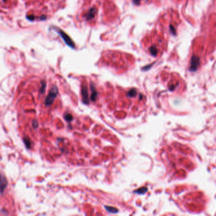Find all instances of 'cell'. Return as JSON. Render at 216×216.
<instances>
[{
    "label": "cell",
    "instance_id": "6da1fadb",
    "mask_svg": "<svg viewBox=\"0 0 216 216\" xmlns=\"http://www.w3.org/2000/svg\"><path fill=\"white\" fill-rule=\"evenodd\" d=\"M14 210L15 204L10 194L8 181L3 172L0 171V215L13 214Z\"/></svg>",
    "mask_w": 216,
    "mask_h": 216
},
{
    "label": "cell",
    "instance_id": "7a4b0ae2",
    "mask_svg": "<svg viewBox=\"0 0 216 216\" xmlns=\"http://www.w3.org/2000/svg\"><path fill=\"white\" fill-rule=\"evenodd\" d=\"M57 93H58L57 88L56 86L53 85L52 88L49 91V93H48V96H46V99H45V105L46 106H49V105H52V103L54 102V99L56 98Z\"/></svg>",
    "mask_w": 216,
    "mask_h": 216
},
{
    "label": "cell",
    "instance_id": "3957f363",
    "mask_svg": "<svg viewBox=\"0 0 216 216\" xmlns=\"http://www.w3.org/2000/svg\"><path fill=\"white\" fill-rule=\"evenodd\" d=\"M56 32H58L59 34L60 35V36L61 37L62 39L64 40V41L66 43V44L68 45L70 47H71L72 48H75V43H73V41L71 40V39L70 38V37L68 36L66 34L65 32H63V31L60 30V29H56Z\"/></svg>",
    "mask_w": 216,
    "mask_h": 216
},
{
    "label": "cell",
    "instance_id": "277c9868",
    "mask_svg": "<svg viewBox=\"0 0 216 216\" xmlns=\"http://www.w3.org/2000/svg\"><path fill=\"white\" fill-rule=\"evenodd\" d=\"M200 63V59L197 56L193 55L191 58L190 70L192 71H195L198 68Z\"/></svg>",
    "mask_w": 216,
    "mask_h": 216
},
{
    "label": "cell",
    "instance_id": "5b68a950",
    "mask_svg": "<svg viewBox=\"0 0 216 216\" xmlns=\"http://www.w3.org/2000/svg\"><path fill=\"white\" fill-rule=\"evenodd\" d=\"M82 98H83V103L87 105V104L89 103L88 89H87V87L86 86H85V85H83V86H82Z\"/></svg>",
    "mask_w": 216,
    "mask_h": 216
},
{
    "label": "cell",
    "instance_id": "8992f818",
    "mask_svg": "<svg viewBox=\"0 0 216 216\" xmlns=\"http://www.w3.org/2000/svg\"><path fill=\"white\" fill-rule=\"evenodd\" d=\"M96 13H97V10H96V8H92L91 9H90V10H88L87 13L85 14L84 17L86 18L87 21H90V20H92L94 17Z\"/></svg>",
    "mask_w": 216,
    "mask_h": 216
},
{
    "label": "cell",
    "instance_id": "52a82bcc",
    "mask_svg": "<svg viewBox=\"0 0 216 216\" xmlns=\"http://www.w3.org/2000/svg\"><path fill=\"white\" fill-rule=\"evenodd\" d=\"M91 91H92V94L91 96V99L93 102H95L98 96V93L97 91H96V88H95L94 85L93 84L91 83Z\"/></svg>",
    "mask_w": 216,
    "mask_h": 216
},
{
    "label": "cell",
    "instance_id": "ba28073f",
    "mask_svg": "<svg viewBox=\"0 0 216 216\" xmlns=\"http://www.w3.org/2000/svg\"><path fill=\"white\" fill-rule=\"evenodd\" d=\"M147 191H148V189H147V188L141 187V188H140L139 189H136V190H135L134 192V193H135L139 194V195H144V194H145V193L147 192Z\"/></svg>",
    "mask_w": 216,
    "mask_h": 216
},
{
    "label": "cell",
    "instance_id": "9c48e42d",
    "mask_svg": "<svg viewBox=\"0 0 216 216\" xmlns=\"http://www.w3.org/2000/svg\"><path fill=\"white\" fill-rule=\"evenodd\" d=\"M105 209L108 212L112 213V214H116V213L118 212V210L116 209V208L113 207L105 206Z\"/></svg>",
    "mask_w": 216,
    "mask_h": 216
},
{
    "label": "cell",
    "instance_id": "30bf717a",
    "mask_svg": "<svg viewBox=\"0 0 216 216\" xmlns=\"http://www.w3.org/2000/svg\"><path fill=\"white\" fill-rule=\"evenodd\" d=\"M136 94H137V91H136V90L135 89H131L127 93L128 96L130 98L135 97V96H136Z\"/></svg>",
    "mask_w": 216,
    "mask_h": 216
},
{
    "label": "cell",
    "instance_id": "8fae6325",
    "mask_svg": "<svg viewBox=\"0 0 216 216\" xmlns=\"http://www.w3.org/2000/svg\"><path fill=\"white\" fill-rule=\"evenodd\" d=\"M64 117H65V120H66V121H68V122H71V121H72L73 120V116L69 113H66V114L65 115Z\"/></svg>",
    "mask_w": 216,
    "mask_h": 216
},
{
    "label": "cell",
    "instance_id": "7c38bea8",
    "mask_svg": "<svg viewBox=\"0 0 216 216\" xmlns=\"http://www.w3.org/2000/svg\"><path fill=\"white\" fill-rule=\"evenodd\" d=\"M150 52L151 55L153 56H156L157 54V50L155 47H154V46L150 48Z\"/></svg>",
    "mask_w": 216,
    "mask_h": 216
},
{
    "label": "cell",
    "instance_id": "4fadbf2b",
    "mask_svg": "<svg viewBox=\"0 0 216 216\" xmlns=\"http://www.w3.org/2000/svg\"><path fill=\"white\" fill-rule=\"evenodd\" d=\"M46 82L42 81V82H41V93H44L45 89H46Z\"/></svg>",
    "mask_w": 216,
    "mask_h": 216
},
{
    "label": "cell",
    "instance_id": "5bb4252c",
    "mask_svg": "<svg viewBox=\"0 0 216 216\" xmlns=\"http://www.w3.org/2000/svg\"><path fill=\"white\" fill-rule=\"evenodd\" d=\"M27 19L29 20V21H33L34 20V15H27Z\"/></svg>",
    "mask_w": 216,
    "mask_h": 216
},
{
    "label": "cell",
    "instance_id": "9a60e30c",
    "mask_svg": "<svg viewBox=\"0 0 216 216\" xmlns=\"http://www.w3.org/2000/svg\"><path fill=\"white\" fill-rule=\"evenodd\" d=\"M170 29H171V32L173 34H175V28L172 27V26H170Z\"/></svg>",
    "mask_w": 216,
    "mask_h": 216
},
{
    "label": "cell",
    "instance_id": "2e32d148",
    "mask_svg": "<svg viewBox=\"0 0 216 216\" xmlns=\"http://www.w3.org/2000/svg\"><path fill=\"white\" fill-rule=\"evenodd\" d=\"M140 0H133V2L135 4H139L140 3Z\"/></svg>",
    "mask_w": 216,
    "mask_h": 216
},
{
    "label": "cell",
    "instance_id": "e0dca14e",
    "mask_svg": "<svg viewBox=\"0 0 216 216\" xmlns=\"http://www.w3.org/2000/svg\"><path fill=\"white\" fill-rule=\"evenodd\" d=\"M46 18V15H43V16L41 17V20H45Z\"/></svg>",
    "mask_w": 216,
    "mask_h": 216
}]
</instances>
